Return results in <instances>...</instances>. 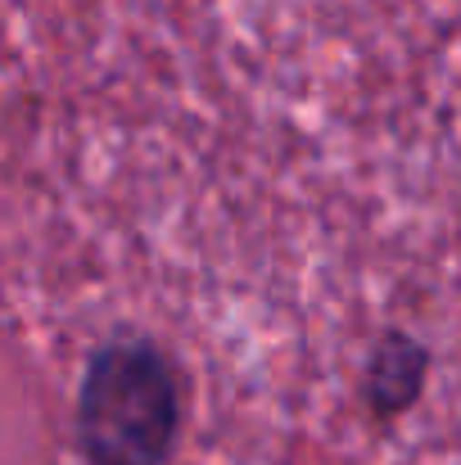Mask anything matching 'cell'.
I'll use <instances>...</instances> for the list:
<instances>
[{
  "mask_svg": "<svg viewBox=\"0 0 461 465\" xmlns=\"http://www.w3.org/2000/svg\"><path fill=\"white\" fill-rule=\"evenodd\" d=\"M185 393L172 352L145 330L105 334L77 380L73 448L82 465H172Z\"/></svg>",
  "mask_w": 461,
  "mask_h": 465,
  "instance_id": "obj_1",
  "label": "cell"
},
{
  "mask_svg": "<svg viewBox=\"0 0 461 465\" xmlns=\"http://www.w3.org/2000/svg\"><path fill=\"white\" fill-rule=\"evenodd\" d=\"M430 366H435V352H430L426 339H416L412 330H398V325L380 330L371 339V348H366L362 380H357L366 416L380 420V425L403 420L426 398Z\"/></svg>",
  "mask_w": 461,
  "mask_h": 465,
  "instance_id": "obj_2",
  "label": "cell"
}]
</instances>
